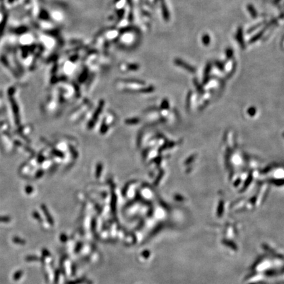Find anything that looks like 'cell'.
Segmentation results:
<instances>
[{"label":"cell","mask_w":284,"mask_h":284,"mask_svg":"<svg viewBox=\"0 0 284 284\" xmlns=\"http://www.w3.org/2000/svg\"><path fill=\"white\" fill-rule=\"evenodd\" d=\"M235 40L238 41V43L240 45L241 49H245L246 47L245 43L244 38H243V30L241 26H239L235 34Z\"/></svg>","instance_id":"cell-1"},{"label":"cell","mask_w":284,"mask_h":284,"mask_svg":"<svg viewBox=\"0 0 284 284\" xmlns=\"http://www.w3.org/2000/svg\"><path fill=\"white\" fill-rule=\"evenodd\" d=\"M174 63H175V64H176V65L181 67L182 68L185 69V70H187V71H190L191 72H195V68H194L193 67L190 65L189 64H187L186 62L180 59H178V58L175 59H174Z\"/></svg>","instance_id":"cell-2"},{"label":"cell","mask_w":284,"mask_h":284,"mask_svg":"<svg viewBox=\"0 0 284 284\" xmlns=\"http://www.w3.org/2000/svg\"><path fill=\"white\" fill-rule=\"evenodd\" d=\"M10 102L11 103V107H12L14 115H15V122L17 124H19V122H20V117H19V107L17 105V103H16L15 100L13 98H11Z\"/></svg>","instance_id":"cell-3"},{"label":"cell","mask_w":284,"mask_h":284,"mask_svg":"<svg viewBox=\"0 0 284 284\" xmlns=\"http://www.w3.org/2000/svg\"><path fill=\"white\" fill-rule=\"evenodd\" d=\"M161 6L163 19H165V21L166 22H168L170 20V16L169 11L168 9L167 4H166V3L165 2V0H161Z\"/></svg>","instance_id":"cell-4"},{"label":"cell","mask_w":284,"mask_h":284,"mask_svg":"<svg viewBox=\"0 0 284 284\" xmlns=\"http://www.w3.org/2000/svg\"><path fill=\"white\" fill-rule=\"evenodd\" d=\"M268 26H267V25H266L265 27H264L263 29L261 30L259 32H258V33L256 34L255 35H254L251 39H250L249 41V44H253V43H255V42L258 41V40H260V39L263 37V34H264V32H265V31L267 29H268Z\"/></svg>","instance_id":"cell-5"},{"label":"cell","mask_w":284,"mask_h":284,"mask_svg":"<svg viewBox=\"0 0 284 284\" xmlns=\"http://www.w3.org/2000/svg\"><path fill=\"white\" fill-rule=\"evenodd\" d=\"M247 9L253 19H257L258 16V13L256 10L255 7L252 4H248L247 5Z\"/></svg>","instance_id":"cell-6"},{"label":"cell","mask_w":284,"mask_h":284,"mask_svg":"<svg viewBox=\"0 0 284 284\" xmlns=\"http://www.w3.org/2000/svg\"><path fill=\"white\" fill-rule=\"evenodd\" d=\"M265 23H266V22H265V21H264L263 22H259V23L254 25V26H251V28H249V29L247 30V33L248 34H251L253 32H254V31H255L256 30H257L258 28H260V26H263V25Z\"/></svg>","instance_id":"cell-7"},{"label":"cell","mask_w":284,"mask_h":284,"mask_svg":"<svg viewBox=\"0 0 284 284\" xmlns=\"http://www.w3.org/2000/svg\"><path fill=\"white\" fill-rule=\"evenodd\" d=\"M201 40L202 43H203L204 46H207L210 44V41H211V38H210V36L208 34H203V36H202Z\"/></svg>","instance_id":"cell-8"},{"label":"cell","mask_w":284,"mask_h":284,"mask_svg":"<svg viewBox=\"0 0 284 284\" xmlns=\"http://www.w3.org/2000/svg\"><path fill=\"white\" fill-rule=\"evenodd\" d=\"M225 54H226L227 59H232L233 57V54H234V53H233V50L232 48H230V47H227L226 49V51H225Z\"/></svg>","instance_id":"cell-9"},{"label":"cell","mask_w":284,"mask_h":284,"mask_svg":"<svg viewBox=\"0 0 284 284\" xmlns=\"http://www.w3.org/2000/svg\"><path fill=\"white\" fill-rule=\"evenodd\" d=\"M215 64L219 70H221V71H224V64L222 63V62H220L219 61H215Z\"/></svg>","instance_id":"cell-10"},{"label":"cell","mask_w":284,"mask_h":284,"mask_svg":"<svg viewBox=\"0 0 284 284\" xmlns=\"http://www.w3.org/2000/svg\"><path fill=\"white\" fill-rule=\"evenodd\" d=\"M211 67H212V64L210 63H208L207 64V65L206 67H205V72L206 74H208L210 71V70H211Z\"/></svg>","instance_id":"cell-11"},{"label":"cell","mask_w":284,"mask_h":284,"mask_svg":"<svg viewBox=\"0 0 284 284\" xmlns=\"http://www.w3.org/2000/svg\"><path fill=\"white\" fill-rule=\"evenodd\" d=\"M25 192L27 193H30L33 192V188L32 187L30 186V185H28L26 187H25Z\"/></svg>","instance_id":"cell-12"},{"label":"cell","mask_w":284,"mask_h":284,"mask_svg":"<svg viewBox=\"0 0 284 284\" xmlns=\"http://www.w3.org/2000/svg\"><path fill=\"white\" fill-rule=\"evenodd\" d=\"M282 0H272V3L275 5H277L280 4Z\"/></svg>","instance_id":"cell-13"},{"label":"cell","mask_w":284,"mask_h":284,"mask_svg":"<svg viewBox=\"0 0 284 284\" xmlns=\"http://www.w3.org/2000/svg\"><path fill=\"white\" fill-rule=\"evenodd\" d=\"M279 18L280 19H283L284 18V12H282V13L280 14V16H279Z\"/></svg>","instance_id":"cell-14"}]
</instances>
